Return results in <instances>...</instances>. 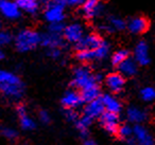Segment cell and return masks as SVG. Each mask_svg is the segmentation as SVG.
Wrapping results in <instances>:
<instances>
[{
	"instance_id": "6da1fadb",
	"label": "cell",
	"mask_w": 155,
	"mask_h": 145,
	"mask_svg": "<svg viewBox=\"0 0 155 145\" xmlns=\"http://www.w3.org/2000/svg\"><path fill=\"white\" fill-rule=\"evenodd\" d=\"M25 91V86L16 74L0 70V92L11 98H19Z\"/></svg>"
},
{
	"instance_id": "7a4b0ae2",
	"label": "cell",
	"mask_w": 155,
	"mask_h": 145,
	"mask_svg": "<svg viewBox=\"0 0 155 145\" xmlns=\"http://www.w3.org/2000/svg\"><path fill=\"white\" fill-rule=\"evenodd\" d=\"M41 44V35L33 30H24L18 33L15 39L16 49L20 52H27L34 49Z\"/></svg>"
},
{
	"instance_id": "3957f363",
	"label": "cell",
	"mask_w": 155,
	"mask_h": 145,
	"mask_svg": "<svg viewBox=\"0 0 155 145\" xmlns=\"http://www.w3.org/2000/svg\"><path fill=\"white\" fill-rule=\"evenodd\" d=\"M97 82V77L94 76L86 67H79L74 70L72 85L79 89L83 90L89 86L96 85Z\"/></svg>"
},
{
	"instance_id": "277c9868",
	"label": "cell",
	"mask_w": 155,
	"mask_h": 145,
	"mask_svg": "<svg viewBox=\"0 0 155 145\" xmlns=\"http://www.w3.org/2000/svg\"><path fill=\"white\" fill-rule=\"evenodd\" d=\"M100 122H101L103 128L110 134H116L119 128L118 124V115L115 112L110 111H104L100 115Z\"/></svg>"
},
{
	"instance_id": "5b68a950",
	"label": "cell",
	"mask_w": 155,
	"mask_h": 145,
	"mask_svg": "<svg viewBox=\"0 0 155 145\" xmlns=\"http://www.w3.org/2000/svg\"><path fill=\"white\" fill-rule=\"evenodd\" d=\"M102 39L97 34H89L85 37H82L80 40L75 44V49L78 51L81 50H93L99 47L102 44Z\"/></svg>"
},
{
	"instance_id": "8992f818",
	"label": "cell",
	"mask_w": 155,
	"mask_h": 145,
	"mask_svg": "<svg viewBox=\"0 0 155 145\" xmlns=\"http://www.w3.org/2000/svg\"><path fill=\"white\" fill-rule=\"evenodd\" d=\"M45 17L50 24L52 22H62L64 19V7L49 3L45 12Z\"/></svg>"
},
{
	"instance_id": "52a82bcc",
	"label": "cell",
	"mask_w": 155,
	"mask_h": 145,
	"mask_svg": "<svg viewBox=\"0 0 155 145\" xmlns=\"http://www.w3.org/2000/svg\"><path fill=\"white\" fill-rule=\"evenodd\" d=\"M64 37L69 43L77 44L83 37V28L79 24H72L65 27L63 31Z\"/></svg>"
},
{
	"instance_id": "ba28073f",
	"label": "cell",
	"mask_w": 155,
	"mask_h": 145,
	"mask_svg": "<svg viewBox=\"0 0 155 145\" xmlns=\"http://www.w3.org/2000/svg\"><path fill=\"white\" fill-rule=\"evenodd\" d=\"M105 111L104 108L103 102H102L101 98H98L96 100H93L91 102L87 103L86 107L84 109L85 115H88L91 119L94 118H100V115Z\"/></svg>"
},
{
	"instance_id": "9c48e42d",
	"label": "cell",
	"mask_w": 155,
	"mask_h": 145,
	"mask_svg": "<svg viewBox=\"0 0 155 145\" xmlns=\"http://www.w3.org/2000/svg\"><path fill=\"white\" fill-rule=\"evenodd\" d=\"M106 86L113 92H120L124 87V77L120 73H112L106 77Z\"/></svg>"
},
{
	"instance_id": "30bf717a",
	"label": "cell",
	"mask_w": 155,
	"mask_h": 145,
	"mask_svg": "<svg viewBox=\"0 0 155 145\" xmlns=\"http://www.w3.org/2000/svg\"><path fill=\"white\" fill-rule=\"evenodd\" d=\"M0 12L10 19H15L20 14L19 8L16 5V2H12L8 0H3L2 2L0 3Z\"/></svg>"
},
{
	"instance_id": "8fae6325",
	"label": "cell",
	"mask_w": 155,
	"mask_h": 145,
	"mask_svg": "<svg viewBox=\"0 0 155 145\" xmlns=\"http://www.w3.org/2000/svg\"><path fill=\"white\" fill-rule=\"evenodd\" d=\"M100 1L101 0H85V2L82 5V12L85 17L91 19L100 13L101 11Z\"/></svg>"
},
{
	"instance_id": "7c38bea8",
	"label": "cell",
	"mask_w": 155,
	"mask_h": 145,
	"mask_svg": "<svg viewBox=\"0 0 155 145\" xmlns=\"http://www.w3.org/2000/svg\"><path fill=\"white\" fill-rule=\"evenodd\" d=\"M83 100L81 93H78L77 91H68L65 93L62 98V104L66 108H75L82 104Z\"/></svg>"
},
{
	"instance_id": "4fadbf2b",
	"label": "cell",
	"mask_w": 155,
	"mask_h": 145,
	"mask_svg": "<svg viewBox=\"0 0 155 145\" xmlns=\"http://www.w3.org/2000/svg\"><path fill=\"white\" fill-rule=\"evenodd\" d=\"M135 58L137 60L138 64L142 65H148L150 62V57H149V48L146 41H139L135 48Z\"/></svg>"
},
{
	"instance_id": "5bb4252c",
	"label": "cell",
	"mask_w": 155,
	"mask_h": 145,
	"mask_svg": "<svg viewBox=\"0 0 155 145\" xmlns=\"http://www.w3.org/2000/svg\"><path fill=\"white\" fill-rule=\"evenodd\" d=\"M41 44L51 49V48H60L61 46L64 45V40L61 34H54V33L49 32L48 34L41 36Z\"/></svg>"
},
{
	"instance_id": "9a60e30c",
	"label": "cell",
	"mask_w": 155,
	"mask_h": 145,
	"mask_svg": "<svg viewBox=\"0 0 155 145\" xmlns=\"http://www.w3.org/2000/svg\"><path fill=\"white\" fill-rule=\"evenodd\" d=\"M133 134L135 139L137 140L138 144L140 145H152L153 144V139L151 134L148 132L146 128H143L140 125H136L133 128Z\"/></svg>"
},
{
	"instance_id": "2e32d148",
	"label": "cell",
	"mask_w": 155,
	"mask_h": 145,
	"mask_svg": "<svg viewBox=\"0 0 155 145\" xmlns=\"http://www.w3.org/2000/svg\"><path fill=\"white\" fill-rule=\"evenodd\" d=\"M17 113L19 117L20 126L25 130H32L35 128V123L32 119L28 115L27 110L24 105H18L17 106Z\"/></svg>"
},
{
	"instance_id": "e0dca14e",
	"label": "cell",
	"mask_w": 155,
	"mask_h": 145,
	"mask_svg": "<svg viewBox=\"0 0 155 145\" xmlns=\"http://www.w3.org/2000/svg\"><path fill=\"white\" fill-rule=\"evenodd\" d=\"M127 27L132 33L140 34V33H143L144 31L148 30L149 22L144 17H135L129 22Z\"/></svg>"
},
{
	"instance_id": "ac0fdd59",
	"label": "cell",
	"mask_w": 155,
	"mask_h": 145,
	"mask_svg": "<svg viewBox=\"0 0 155 145\" xmlns=\"http://www.w3.org/2000/svg\"><path fill=\"white\" fill-rule=\"evenodd\" d=\"M102 102H103L104 108L106 111H110V112L118 113L121 110V104L115 96H112L110 94H105L101 98Z\"/></svg>"
},
{
	"instance_id": "d6986e66",
	"label": "cell",
	"mask_w": 155,
	"mask_h": 145,
	"mask_svg": "<svg viewBox=\"0 0 155 145\" xmlns=\"http://www.w3.org/2000/svg\"><path fill=\"white\" fill-rule=\"evenodd\" d=\"M15 2L19 9L24 10L28 13L34 14L38 10V0H15Z\"/></svg>"
},
{
	"instance_id": "ffe728a7",
	"label": "cell",
	"mask_w": 155,
	"mask_h": 145,
	"mask_svg": "<svg viewBox=\"0 0 155 145\" xmlns=\"http://www.w3.org/2000/svg\"><path fill=\"white\" fill-rule=\"evenodd\" d=\"M99 88H98L97 84L93 86H89V87L85 88L81 91V96H82L83 102H91L93 100H96V98H99Z\"/></svg>"
},
{
	"instance_id": "44dd1931",
	"label": "cell",
	"mask_w": 155,
	"mask_h": 145,
	"mask_svg": "<svg viewBox=\"0 0 155 145\" xmlns=\"http://www.w3.org/2000/svg\"><path fill=\"white\" fill-rule=\"evenodd\" d=\"M127 118L132 123L139 124L141 122L144 121L146 119V113L139 108H136V107H131V108L127 109Z\"/></svg>"
},
{
	"instance_id": "7402d4cb",
	"label": "cell",
	"mask_w": 155,
	"mask_h": 145,
	"mask_svg": "<svg viewBox=\"0 0 155 145\" xmlns=\"http://www.w3.org/2000/svg\"><path fill=\"white\" fill-rule=\"evenodd\" d=\"M119 69L122 74L127 75V76H132L136 73L137 71V66H136L135 62L130 58H127L123 63L119 65Z\"/></svg>"
},
{
	"instance_id": "603a6c76",
	"label": "cell",
	"mask_w": 155,
	"mask_h": 145,
	"mask_svg": "<svg viewBox=\"0 0 155 145\" xmlns=\"http://www.w3.org/2000/svg\"><path fill=\"white\" fill-rule=\"evenodd\" d=\"M91 122H93V119L88 115H84L81 119L78 120L77 122V128L79 129V131L81 132L83 137H85L88 132V128L91 127Z\"/></svg>"
},
{
	"instance_id": "cb8c5ba5",
	"label": "cell",
	"mask_w": 155,
	"mask_h": 145,
	"mask_svg": "<svg viewBox=\"0 0 155 145\" xmlns=\"http://www.w3.org/2000/svg\"><path fill=\"white\" fill-rule=\"evenodd\" d=\"M108 50H110V48H108V45L105 43V41H102V44L99 46V47H97L96 49H93L95 58H97V60H101V58H104L106 55H107Z\"/></svg>"
},
{
	"instance_id": "d4e9b609",
	"label": "cell",
	"mask_w": 155,
	"mask_h": 145,
	"mask_svg": "<svg viewBox=\"0 0 155 145\" xmlns=\"http://www.w3.org/2000/svg\"><path fill=\"white\" fill-rule=\"evenodd\" d=\"M127 58H129V52H127V50H119V51L114 53V55H113V57H112V62L114 65L119 66V65L124 62Z\"/></svg>"
},
{
	"instance_id": "484cf974",
	"label": "cell",
	"mask_w": 155,
	"mask_h": 145,
	"mask_svg": "<svg viewBox=\"0 0 155 145\" xmlns=\"http://www.w3.org/2000/svg\"><path fill=\"white\" fill-rule=\"evenodd\" d=\"M77 58L81 62H88V60H95V55H94L93 50H81L78 51Z\"/></svg>"
},
{
	"instance_id": "4316f807",
	"label": "cell",
	"mask_w": 155,
	"mask_h": 145,
	"mask_svg": "<svg viewBox=\"0 0 155 145\" xmlns=\"http://www.w3.org/2000/svg\"><path fill=\"white\" fill-rule=\"evenodd\" d=\"M141 94V98L143 101H147V102H151V101L155 100V89L152 87H146L141 90L140 92Z\"/></svg>"
},
{
	"instance_id": "83f0119b",
	"label": "cell",
	"mask_w": 155,
	"mask_h": 145,
	"mask_svg": "<svg viewBox=\"0 0 155 145\" xmlns=\"http://www.w3.org/2000/svg\"><path fill=\"white\" fill-rule=\"evenodd\" d=\"M0 134L1 136H3L5 138H7L8 140H15L17 138V131L15 129L11 127H1L0 128Z\"/></svg>"
},
{
	"instance_id": "f1b7e54d",
	"label": "cell",
	"mask_w": 155,
	"mask_h": 145,
	"mask_svg": "<svg viewBox=\"0 0 155 145\" xmlns=\"http://www.w3.org/2000/svg\"><path fill=\"white\" fill-rule=\"evenodd\" d=\"M125 21L121 18L113 17L110 18V27L113 30H123L125 28Z\"/></svg>"
},
{
	"instance_id": "f546056e",
	"label": "cell",
	"mask_w": 155,
	"mask_h": 145,
	"mask_svg": "<svg viewBox=\"0 0 155 145\" xmlns=\"http://www.w3.org/2000/svg\"><path fill=\"white\" fill-rule=\"evenodd\" d=\"M117 134H119V137L122 139H127L133 134V129H132L130 126H127V125H123V126H120L117 130Z\"/></svg>"
},
{
	"instance_id": "4dcf8cb0",
	"label": "cell",
	"mask_w": 155,
	"mask_h": 145,
	"mask_svg": "<svg viewBox=\"0 0 155 145\" xmlns=\"http://www.w3.org/2000/svg\"><path fill=\"white\" fill-rule=\"evenodd\" d=\"M65 27L62 22H52L49 27V32L54 33V34H62Z\"/></svg>"
},
{
	"instance_id": "1f68e13d",
	"label": "cell",
	"mask_w": 155,
	"mask_h": 145,
	"mask_svg": "<svg viewBox=\"0 0 155 145\" xmlns=\"http://www.w3.org/2000/svg\"><path fill=\"white\" fill-rule=\"evenodd\" d=\"M12 40V36L10 33L8 32H0V47H2V46H7L11 43Z\"/></svg>"
},
{
	"instance_id": "d6a6232c",
	"label": "cell",
	"mask_w": 155,
	"mask_h": 145,
	"mask_svg": "<svg viewBox=\"0 0 155 145\" xmlns=\"http://www.w3.org/2000/svg\"><path fill=\"white\" fill-rule=\"evenodd\" d=\"M65 117L67 118V120L70 122H75L78 119V114L73 109L71 108H67L66 112H65Z\"/></svg>"
},
{
	"instance_id": "836d02e7",
	"label": "cell",
	"mask_w": 155,
	"mask_h": 145,
	"mask_svg": "<svg viewBox=\"0 0 155 145\" xmlns=\"http://www.w3.org/2000/svg\"><path fill=\"white\" fill-rule=\"evenodd\" d=\"M39 120H41V122H43L44 124H48V123H50V115H49V113L47 112V111H45V110H41V111H39Z\"/></svg>"
},
{
	"instance_id": "e575fe53",
	"label": "cell",
	"mask_w": 155,
	"mask_h": 145,
	"mask_svg": "<svg viewBox=\"0 0 155 145\" xmlns=\"http://www.w3.org/2000/svg\"><path fill=\"white\" fill-rule=\"evenodd\" d=\"M48 54L52 58H58L61 56V51L58 50V48H51L50 51L48 52Z\"/></svg>"
},
{
	"instance_id": "d590c367",
	"label": "cell",
	"mask_w": 155,
	"mask_h": 145,
	"mask_svg": "<svg viewBox=\"0 0 155 145\" xmlns=\"http://www.w3.org/2000/svg\"><path fill=\"white\" fill-rule=\"evenodd\" d=\"M67 2L70 5H81L85 2V0H67Z\"/></svg>"
},
{
	"instance_id": "8d00e7d4",
	"label": "cell",
	"mask_w": 155,
	"mask_h": 145,
	"mask_svg": "<svg viewBox=\"0 0 155 145\" xmlns=\"http://www.w3.org/2000/svg\"><path fill=\"white\" fill-rule=\"evenodd\" d=\"M66 2H67V0H51V2H50V3H53V5H62V7H65Z\"/></svg>"
},
{
	"instance_id": "74e56055",
	"label": "cell",
	"mask_w": 155,
	"mask_h": 145,
	"mask_svg": "<svg viewBox=\"0 0 155 145\" xmlns=\"http://www.w3.org/2000/svg\"><path fill=\"white\" fill-rule=\"evenodd\" d=\"M84 145H97L96 142L94 140H91V139H86L84 141Z\"/></svg>"
},
{
	"instance_id": "f35d334b",
	"label": "cell",
	"mask_w": 155,
	"mask_h": 145,
	"mask_svg": "<svg viewBox=\"0 0 155 145\" xmlns=\"http://www.w3.org/2000/svg\"><path fill=\"white\" fill-rule=\"evenodd\" d=\"M38 1L41 3H44V5H48L50 2H51V0H38Z\"/></svg>"
},
{
	"instance_id": "ab89813d",
	"label": "cell",
	"mask_w": 155,
	"mask_h": 145,
	"mask_svg": "<svg viewBox=\"0 0 155 145\" xmlns=\"http://www.w3.org/2000/svg\"><path fill=\"white\" fill-rule=\"evenodd\" d=\"M5 57V54H3V52H2V50L0 49V60H2V58Z\"/></svg>"
},
{
	"instance_id": "60d3db41",
	"label": "cell",
	"mask_w": 155,
	"mask_h": 145,
	"mask_svg": "<svg viewBox=\"0 0 155 145\" xmlns=\"http://www.w3.org/2000/svg\"><path fill=\"white\" fill-rule=\"evenodd\" d=\"M2 1H3V0H0V3H1V2H2Z\"/></svg>"
},
{
	"instance_id": "b9f144b4",
	"label": "cell",
	"mask_w": 155,
	"mask_h": 145,
	"mask_svg": "<svg viewBox=\"0 0 155 145\" xmlns=\"http://www.w3.org/2000/svg\"><path fill=\"white\" fill-rule=\"evenodd\" d=\"M0 29H1V22H0Z\"/></svg>"
},
{
	"instance_id": "7bdbcfd3",
	"label": "cell",
	"mask_w": 155,
	"mask_h": 145,
	"mask_svg": "<svg viewBox=\"0 0 155 145\" xmlns=\"http://www.w3.org/2000/svg\"><path fill=\"white\" fill-rule=\"evenodd\" d=\"M137 145H140V144H137Z\"/></svg>"
}]
</instances>
